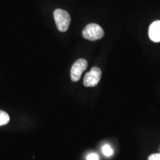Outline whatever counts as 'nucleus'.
Masks as SVG:
<instances>
[{
    "label": "nucleus",
    "instance_id": "obj_3",
    "mask_svg": "<svg viewBox=\"0 0 160 160\" xmlns=\"http://www.w3.org/2000/svg\"><path fill=\"white\" fill-rule=\"evenodd\" d=\"M88 67V62L85 59L77 60L71 69V79L73 82H78L82 77V74Z\"/></svg>",
    "mask_w": 160,
    "mask_h": 160
},
{
    "label": "nucleus",
    "instance_id": "obj_1",
    "mask_svg": "<svg viewBox=\"0 0 160 160\" xmlns=\"http://www.w3.org/2000/svg\"><path fill=\"white\" fill-rule=\"evenodd\" d=\"M53 17L58 30L61 32L67 31L71 23V16L69 13L64 10L56 9Z\"/></svg>",
    "mask_w": 160,
    "mask_h": 160
},
{
    "label": "nucleus",
    "instance_id": "obj_8",
    "mask_svg": "<svg viewBox=\"0 0 160 160\" xmlns=\"http://www.w3.org/2000/svg\"><path fill=\"white\" fill-rule=\"evenodd\" d=\"M88 160H99V156L97 153H90V154L87 157Z\"/></svg>",
    "mask_w": 160,
    "mask_h": 160
},
{
    "label": "nucleus",
    "instance_id": "obj_2",
    "mask_svg": "<svg viewBox=\"0 0 160 160\" xmlns=\"http://www.w3.org/2000/svg\"><path fill=\"white\" fill-rule=\"evenodd\" d=\"M104 34L105 33L103 29L99 25L95 23L88 25L82 31L83 37L90 41H96L102 39L104 37Z\"/></svg>",
    "mask_w": 160,
    "mask_h": 160
},
{
    "label": "nucleus",
    "instance_id": "obj_4",
    "mask_svg": "<svg viewBox=\"0 0 160 160\" xmlns=\"http://www.w3.org/2000/svg\"><path fill=\"white\" fill-rule=\"evenodd\" d=\"M102 76V71L97 67L92 68L90 72L87 73L84 78V85L85 87H95L100 81Z\"/></svg>",
    "mask_w": 160,
    "mask_h": 160
},
{
    "label": "nucleus",
    "instance_id": "obj_6",
    "mask_svg": "<svg viewBox=\"0 0 160 160\" xmlns=\"http://www.w3.org/2000/svg\"><path fill=\"white\" fill-rule=\"evenodd\" d=\"M10 121L9 115L7 113L0 110V126L5 125Z\"/></svg>",
    "mask_w": 160,
    "mask_h": 160
},
{
    "label": "nucleus",
    "instance_id": "obj_7",
    "mask_svg": "<svg viewBox=\"0 0 160 160\" xmlns=\"http://www.w3.org/2000/svg\"><path fill=\"white\" fill-rule=\"evenodd\" d=\"M102 152L104 155L106 156V157H110V156L113 154V151L111 148V146L108 145H105L102 147Z\"/></svg>",
    "mask_w": 160,
    "mask_h": 160
},
{
    "label": "nucleus",
    "instance_id": "obj_5",
    "mask_svg": "<svg viewBox=\"0 0 160 160\" xmlns=\"http://www.w3.org/2000/svg\"><path fill=\"white\" fill-rule=\"evenodd\" d=\"M149 37L154 42H160V20L153 22L149 28Z\"/></svg>",
    "mask_w": 160,
    "mask_h": 160
},
{
    "label": "nucleus",
    "instance_id": "obj_9",
    "mask_svg": "<svg viewBox=\"0 0 160 160\" xmlns=\"http://www.w3.org/2000/svg\"><path fill=\"white\" fill-rule=\"evenodd\" d=\"M148 160H160V153H153L148 157Z\"/></svg>",
    "mask_w": 160,
    "mask_h": 160
}]
</instances>
